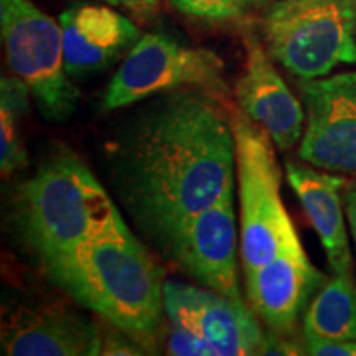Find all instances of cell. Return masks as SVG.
<instances>
[{
  "mask_svg": "<svg viewBox=\"0 0 356 356\" xmlns=\"http://www.w3.org/2000/svg\"><path fill=\"white\" fill-rule=\"evenodd\" d=\"M261 32L270 58L300 79L356 65V0H277Z\"/></svg>",
  "mask_w": 356,
  "mask_h": 356,
  "instance_id": "cell-5",
  "label": "cell"
},
{
  "mask_svg": "<svg viewBox=\"0 0 356 356\" xmlns=\"http://www.w3.org/2000/svg\"><path fill=\"white\" fill-rule=\"evenodd\" d=\"M115 213L99 180L76 155L63 150L17 188L12 225L43 270L99 233Z\"/></svg>",
  "mask_w": 356,
  "mask_h": 356,
  "instance_id": "cell-3",
  "label": "cell"
},
{
  "mask_svg": "<svg viewBox=\"0 0 356 356\" xmlns=\"http://www.w3.org/2000/svg\"><path fill=\"white\" fill-rule=\"evenodd\" d=\"M65 68L73 78L102 71L139 42V26L101 3H76L60 15Z\"/></svg>",
  "mask_w": 356,
  "mask_h": 356,
  "instance_id": "cell-13",
  "label": "cell"
},
{
  "mask_svg": "<svg viewBox=\"0 0 356 356\" xmlns=\"http://www.w3.org/2000/svg\"><path fill=\"white\" fill-rule=\"evenodd\" d=\"M136 338L131 335L124 337H102V351L101 355H142L140 348L132 343Z\"/></svg>",
  "mask_w": 356,
  "mask_h": 356,
  "instance_id": "cell-21",
  "label": "cell"
},
{
  "mask_svg": "<svg viewBox=\"0 0 356 356\" xmlns=\"http://www.w3.org/2000/svg\"><path fill=\"white\" fill-rule=\"evenodd\" d=\"M305 341V355L314 356H356V341L310 338Z\"/></svg>",
  "mask_w": 356,
  "mask_h": 356,
  "instance_id": "cell-20",
  "label": "cell"
},
{
  "mask_svg": "<svg viewBox=\"0 0 356 356\" xmlns=\"http://www.w3.org/2000/svg\"><path fill=\"white\" fill-rule=\"evenodd\" d=\"M163 310L168 323L203 338L216 356L264 355L267 333L248 302L203 286L165 280Z\"/></svg>",
  "mask_w": 356,
  "mask_h": 356,
  "instance_id": "cell-10",
  "label": "cell"
},
{
  "mask_svg": "<svg viewBox=\"0 0 356 356\" xmlns=\"http://www.w3.org/2000/svg\"><path fill=\"white\" fill-rule=\"evenodd\" d=\"M165 353L172 356H216L215 350L203 338L172 323L165 335Z\"/></svg>",
  "mask_w": 356,
  "mask_h": 356,
  "instance_id": "cell-19",
  "label": "cell"
},
{
  "mask_svg": "<svg viewBox=\"0 0 356 356\" xmlns=\"http://www.w3.org/2000/svg\"><path fill=\"white\" fill-rule=\"evenodd\" d=\"M2 351L10 356H96L102 351L99 327L78 314L3 307Z\"/></svg>",
  "mask_w": 356,
  "mask_h": 356,
  "instance_id": "cell-12",
  "label": "cell"
},
{
  "mask_svg": "<svg viewBox=\"0 0 356 356\" xmlns=\"http://www.w3.org/2000/svg\"><path fill=\"white\" fill-rule=\"evenodd\" d=\"M43 273L78 304L136 340L147 341L159 332L165 280L121 213Z\"/></svg>",
  "mask_w": 356,
  "mask_h": 356,
  "instance_id": "cell-2",
  "label": "cell"
},
{
  "mask_svg": "<svg viewBox=\"0 0 356 356\" xmlns=\"http://www.w3.org/2000/svg\"><path fill=\"white\" fill-rule=\"evenodd\" d=\"M0 32L8 68L29 86L43 115L66 121L79 91L65 68L61 25L32 0H0Z\"/></svg>",
  "mask_w": 356,
  "mask_h": 356,
  "instance_id": "cell-6",
  "label": "cell"
},
{
  "mask_svg": "<svg viewBox=\"0 0 356 356\" xmlns=\"http://www.w3.org/2000/svg\"><path fill=\"white\" fill-rule=\"evenodd\" d=\"M343 207H345V215H346V220H348L351 238H353L355 251H356V181L355 184L345 186Z\"/></svg>",
  "mask_w": 356,
  "mask_h": 356,
  "instance_id": "cell-22",
  "label": "cell"
},
{
  "mask_svg": "<svg viewBox=\"0 0 356 356\" xmlns=\"http://www.w3.org/2000/svg\"><path fill=\"white\" fill-rule=\"evenodd\" d=\"M286 175L317 231L333 275L351 277L353 256L343 215L346 180L340 173L318 172L291 160L286 163Z\"/></svg>",
  "mask_w": 356,
  "mask_h": 356,
  "instance_id": "cell-15",
  "label": "cell"
},
{
  "mask_svg": "<svg viewBox=\"0 0 356 356\" xmlns=\"http://www.w3.org/2000/svg\"><path fill=\"white\" fill-rule=\"evenodd\" d=\"M270 0H168L178 13L208 24H229L269 7Z\"/></svg>",
  "mask_w": 356,
  "mask_h": 356,
  "instance_id": "cell-18",
  "label": "cell"
},
{
  "mask_svg": "<svg viewBox=\"0 0 356 356\" xmlns=\"http://www.w3.org/2000/svg\"><path fill=\"white\" fill-rule=\"evenodd\" d=\"M99 2L109 3L113 7H122L127 8L134 13H140V15H145V13H150L155 10L159 0H99Z\"/></svg>",
  "mask_w": 356,
  "mask_h": 356,
  "instance_id": "cell-23",
  "label": "cell"
},
{
  "mask_svg": "<svg viewBox=\"0 0 356 356\" xmlns=\"http://www.w3.org/2000/svg\"><path fill=\"white\" fill-rule=\"evenodd\" d=\"M225 63L213 50L188 47L165 33H147L124 58L104 92L102 108H127L150 96L198 88L225 96Z\"/></svg>",
  "mask_w": 356,
  "mask_h": 356,
  "instance_id": "cell-7",
  "label": "cell"
},
{
  "mask_svg": "<svg viewBox=\"0 0 356 356\" xmlns=\"http://www.w3.org/2000/svg\"><path fill=\"white\" fill-rule=\"evenodd\" d=\"M305 251L286 256L244 282L249 307L277 335H292L310 297L327 282Z\"/></svg>",
  "mask_w": 356,
  "mask_h": 356,
  "instance_id": "cell-14",
  "label": "cell"
},
{
  "mask_svg": "<svg viewBox=\"0 0 356 356\" xmlns=\"http://www.w3.org/2000/svg\"><path fill=\"white\" fill-rule=\"evenodd\" d=\"M30 89L19 76L0 78V170L10 177L26 165V152L22 139V119L29 113Z\"/></svg>",
  "mask_w": 356,
  "mask_h": 356,
  "instance_id": "cell-17",
  "label": "cell"
},
{
  "mask_svg": "<svg viewBox=\"0 0 356 356\" xmlns=\"http://www.w3.org/2000/svg\"><path fill=\"white\" fill-rule=\"evenodd\" d=\"M241 204L239 254L244 282L282 257L304 251L280 197L282 172L273 139L239 108L231 109Z\"/></svg>",
  "mask_w": 356,
  "mask_h": 356,
  "instance_id": "cell-4",
  "label": "cell"
},
{
  "mask_svg": "<svg viewBox=\"0 0 356 356\" xmlns=\"http://www.w3.org/2000/svg\"><path fill=\"white\" fill-rule=\"evenodd\" d=\"M246 60L236 81L238 108L264 129L279 150L286 152L300 142L305 126V109L289 89L270 61L266 47L254 35L244 38Z\"/></svg>",
  "mask_w": 356,
  "mask_h": 356,
  "instance_id": "cell-11",
  "label": "cell"
},
{
  "mask_svg": "<svg viewBox=\"0 0 356 356\" xmlns=\"http://www.w3.org/2000/svg\"><path fill=\"white\" fill-rule=\"evenodd\" d=\"M305 127L299 157L322 170L356 177V70L302 79Z\"/></svg>",
  "mask_w": 356,
  "mask_h": 356,
  "instance_id": "cell-9",
  "label": "cell"
},
{
  "mask_svg": "<svg viewBox=\"0 0 356 356\" xmlns=\"http://www.w3.org/2000/svg\"><path fill=\"white\" fill-rule=\"evenodd\" d=\"M234 191L180 222L157 249L200 286L238 302H248L239 286Z\"/></svg>",
  "mask_w": 356,
  "mask_h": 356,
  "instance_id": "cell-8",
  "label": "cell"
},
{
  "mask_svg": "<svg viewBox=\"0 0 356 356\" xmlns=\"http://www.w3.org/2000/svg\"><path fill=\"white\" fill-rule=\"evenodd\" d=\"M304 340L330 338L356 341V284L333 275L318 289L302 318Z\"/></svg>",
  "mask_w": 356,
  "mask_h": 356,
  "instance_id": "cell-16",
  "label": "cell"
},
{
  "mask_svg": "<svg viewBox=\"0 0 356 356\" xmlns=\"http://www.w3.org/2000/svg\"><path fill=\"white\" fill-rule=\"evenodd\" d=\"M111 184L155 248L234 191L231 111L207 89L168 91L139 111L111 150Z\"/></svg>",
  "mask_w": 356,
  "mask_h": 356,
  "instance_id": "cell-1",
  "label": "cell"
}]
</instances>
